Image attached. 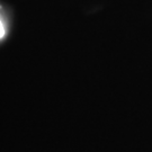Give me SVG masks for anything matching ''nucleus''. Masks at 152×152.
Wrapping results in <instances>:
<instances>
[{
  "mask_svg": "<svg viewBox=\"0 0 152 152\" xmlns=\"http://www.w3.org/2000/svg\"><path fill=\"white\" fill-rule=\"evenodd\" d=\"M5 36V28H4V25L0 20V38H2Z\"/></svg>",
  "mask_w": 152,
  "mask_h": 152,
  "instance_id": "nucleus-1",
  "label": "nucleus"
}]
</instances>
